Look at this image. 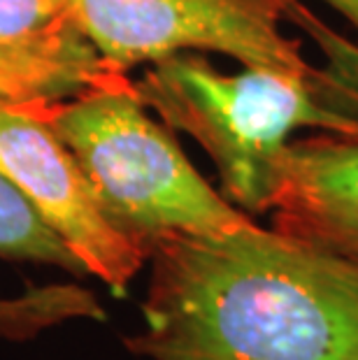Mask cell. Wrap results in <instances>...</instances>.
I'll return each instance as SVG.
<instances>
[{
	"label": "cell",
	"instance_id": "ba28073f",
	"mask_svg": "<svg viewBox=\"0 0 358 360\" xmlns=\"http://www.w3.org/2000/svg\"><path fill=\"white\" fill-rule=\"evenodd\" d=\"M0 258L58 267L84 277V267L58 240L56 233L37 217L26 198L0 174Z\"/></svg>",
	"mask_w": 358,
	"mask_h": 360
},
{
	"label": "cell",
	"instance_id": "30bf717a",
	"mask_svg": "<svg viewBox=\"0 0 358 360\" xmlns=\"http://www.w3.org/2000/svg\"><path fill=\"white\" fill-rule=\"evenodd\" d=\"M284 19L309 35L324 51L326 65L319 68L317 79L324 101L358 114V42L333 30L302 0H284Z\"/></svg>",
	"mask_w": 358,
	"mask_h": 360
},
{
	"label": "cell",
	"instance_id": "52a82bcc",
	"mask_svg": "<svg viewBox=\"0 0 358 360\" xmlns=\"http://www.w3.org/2000/svg\"><path fill=\"white\" fill-rule=\"evenodd\" d=\"M0 60L28 72L54 101L126 75L105 65L60 0H0Z\"/></svg>",
	"mask_w": 358,
	"mask_h": 360
},
{
	"label": "cell",
	"instance_id": "7c38bea8",
	"mask_svg": "<svg viewBox=\"0 0 358 360\" xmlns=\"http://www.w3.org/2000/svg\"><path fill=\"white\" fill-rule=\"evenodd\" d=\"M324 3L338 12L340 17H345L349 26L358 33V0H324Z\"/></svg>",
	"mask_w": 358,
	"mask_h": 360
},
{
	"label": "cell",
	"instance_id": "7a4b0ae2",
	"mask_svg": "<svg viewBox=\"0 0 358 360\" xmlns=\"http://www.w3.org/2000/svg\"><path fill=\"white\" fill-rule=\"evenodd\" d=\"M317 79L254 65L226 75L205 56L181 51L151 63L135 89L167 128L184 130L207 151L228 200L265 214L293 130L358 137V114L326 103Z\"/></svg>",
	"mask_w": 358,
	"mask_h": 360
},
{
	"label": "cell",
	"instance_id": "5b68a950",
	"mask_svg": "<svg viewBox=\"0 0 358 360\" xmlns=\"http://www.w3.org/2000/svg\"><path fill=\"white\" fill-rule=\"evenodd\" d=\"M44 107L0 105V174L58 235L84 272L121 297L147 263V251L105 217L87 174L44 119Z\"/></svg>",
	"mask_w": 358,
	"mask_h": 360
},
{
	"label": "cell",
	"instance_id": "3957f363",
	"mask_svg": "<svg viewBox=\"0 0 358 360\" xmlns=\"http://www.w3.org/2000/svg\"><path fill=\"white\" fill-rule=\"evenodd\" d=\"M112 226L147 251L167 235H212L254 224L217 193L140 101L135 82L117 75L101 86L44 107Z\"/></svg>",
	"mask_w": 358,
	"mask_h": 360
},
{
	"label": "cell",
	"instance_id": "277c9868",
	"mask_svg": "<svg viewBox=\"0 0 358 360\" xmlns=\"http://www.w3.org/2000/svg\"><path fill=\"white\" fill-rule=\"evenodd\" d=\"M105 65L126 72L181 51L228 53L242 65L317 77L281 30L284 0H60Z\"/></svg>",
	"mask_w": 358,
	"mask_h": 360
},
{
	"label": "cell",
	"instance_id": "8fae6325",
	"mask_svg": "<svg viewBox=\"0 0 358 360\" xmlns=\"http://www.w3.org/2000/svg\"><path fill=\"white\" fill-rule=\"evenodd\" d=\"M58 103L40 82L30 77L28 72L19 70L0 60V105H21V107H44Z\"/></svg>",
	"mask_w": 358,
	"mask_h": 360
},
{
	"label": "cell",
	"instance_id": "8992f818",
	"mask_svg": "<svg viewBox=\"0 0 358 360\" xmlns=\"http://www.w3.org/2000/svg\"><path fill=\"white\" fill-rule=\"evenodd\" d=\"M272 231L358 267V137L288 142L279 158Z\"/></svg>",
	"mask_w": 358,
	"mask_h": 360
},
{
	"label": "cell",
	"instance_id": "6da1fadb",
	"mask_svg": "<svg viewBox=\"0 0 358 360\" xmlns=\"http://www.w3.org/2000/svg\"><path fill=\"white\" fill-rule=\"evenodd\" d=\"M149 360H358V267L249 224L167 235L149 249Z\"/></svg>",
	"mask_w": 358,
	"mask_h": 360
},
{
	"label": "cell",
	"instance_id": "9c48e42d",
	"mask_svg": "<svg viewBox=\"0 0 358 360\" xmlns=\"http://www.w3.org/2000/svg\"><path fill=\"white\" fill-rule=\"evenodd\" d=\"M68 319L105 321V311L89 290L70 283L28 288L19 297H0V335L10 340H28Z\"/></svg>",
	"mask_w": 358,
	"mask_h": 360
}]
</instances>
